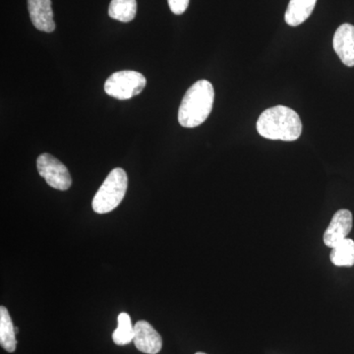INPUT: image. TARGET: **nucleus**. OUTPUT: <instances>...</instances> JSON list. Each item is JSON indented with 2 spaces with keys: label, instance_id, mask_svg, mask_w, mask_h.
<instances>
[{
  "label": "nucleus",
  "instance_id": "nucleus-7",
  "mask_svg": "<svg viewBox=\"0 0 354 354\" xmlns=\"http://www.w3.org/2000/svg\"><path fill=\"white\" fill-rule=\"evenodd\" d=\"M133 342L136 348L141 353L158 354L162 351V337L147 321H138L135 324Z\"/></svg>",
  "mask_w": 354,
  "mask_h": 354
},
{
  "label": "nucleus",
  "instance_id": "nucleus-16",
  "mask_svg": "<svg viewBox=\"0 0 354 354\" xmlns=\"http://www.w3.org/2000/svg\"><path fill=\"white\" fill-rule=\"evenodd\" d=\"M15 333H16V334H17V333H18V329H17V328H15Z\"/></svg>",
  "mask_w": 354,
  "mask_h": 354
},
{
  "label": "nucleus",
  "instance_id": "nucleus-12",
  "mask_svg": "<svg viewBox=\"0 0 354 354\" xmlns=\"http://www.w3.org/2000/svg\"><path fill=\"white\" fill-rule=\"evenodd\" d=\"M136 12V0H111L109 4V17L120 22H130L134 19Z\"/></svg>",
  "mask_w": 354,
  "mask_h": 354
},
{
  "label": "nucleus",
  "instance_id": "nucleus-11",
  "mask_svg": "<svg viewBox=\"0 0 354 354\" xmlns=\"http://www.w3.org/2000/svg\"><path fill=\"white\" fill-rule=\"evenodd\" d=\"M15 328L6 307H0V344L8 353H14L17 346Z\"/></svg>",
  "mask_w": 354,
  "mask_h": 354
},
{
  "label": "nucleus",
  "instance_id": "nucleus-3",
  "mask_svg": "<svg viewBox=\"0 0 354 354\" xmlns=\"http://www.w3.org/2000/svg\"><path fill=\"white\" fill-rule=\"evenodd\" d=\"M128 177L124 169H113L93 199V209L97 214H106L118 208L127 191Z\"/></svg>",
  "mask_w": 354,
  "mask_h": 354
},
{
  "label": "nucleus",
  "instance_id": "nucleus-2",
  "mask_svg": "<svg viewBox=\"0 0 354 354\" xmlns=\"http://www.w3.org/2000/svg\"><path fill=\"white\" fill-rule=\"evenodd\" d=\"M215 91L207 80L197 81L184 95L178 111L181 127L194 128L204 123L213 109Z\"/></svg>",
  "mask_w": 354,
  "mask_h": 354
},
{
  "label": "nucleus",
  "instance_id": "nucleus-9",
  "mask_svg": "<svg viewBox=\"0 0 354 354\" xmlns=\"http://www.w3.org/2000/svg\"><path fill=\"white\" fill-rule=\"evenodd\" d=\"M30 18L39 31L53 32L55 30L51 0H28Z\"/></svg>",
  "mask_w": 354,
  "mask_h": 354
},
{
  "label": "nucleus",
  "instance_id": "nucleus-10",
  "mask_svg": "<svg viewBox=\"0 0 354 354\" xmlns=\"http://www.w3.org/2000/svg\"><path fill=\"white\" fill-rule=\"evenodd\" d=\"M317 0H290L285 15L286 24L297 27L308 19Z\"/></svg>",
  "mask_w": 354,
  "mask_h": 354
},
{
  "label": "nucleus",
  "instance_id": "nucleus-15",
  "mask_svg": "<svg viewBox=\"0 0 354 354\" xmlns=\"http://www.w3.org/2000/svg\"><path fill=\"white\" fill-rule=\"evenodd\" d=\"M169 2V8L172 13L176 15H181L185 12L188 6H189V0H167Z\"/></svg>",
  "mask_w": 354,
  "mask_h": 354
},
{
  "label": "nucleus",
  "instance_id": "nucleus-14",
  "mask_svg": "<svg viewBox=\"0 0 354 354\" xmlns=\"http://www.w3.org/2000/svg\"><path fill=\"white\" fill-rule=\"evenodd\" d=\"M113 339L118 346H127L134 339V326L131 318L125 312L118 317V328L113 332Z\"/></svg>",
  "mask_w": 354,
  "mask_h": 354
},
{
  "label": "nucleus",
  "instance_id": "nucleus-1",
  "mask_svg": "<svg viewBox=\"0 0 354 354\" xmlns=\"http://www.w3.org/2000/svg\"><path fill=\"white\" fill-rule=\"evenodd\" d=\"M264 138L295 141L302 133V122L297 111L288 106H277L266 109L256 124Z\"/></svg>",
  "mask_w": 354,
  "mask_h": 354
},
{
  "label": "nucleus",
  "instance_id": "nucleus-5",
  "mask_svg": "<svg viewBox=\"0 0 354 354\" xmlns=\"http://www.w3.org/2000/svg\"><path fill=\"white\" fill-rule=\"evenodd\" d=\"M39 176L50 187L57 190H68L72 184L68 169L59 160L50 153H43L37 160Z\"/></svg>",
  "mask_w": 354,
  "mask_h": 354
},
{
  "label": "nucleus",
  "instance_id": "nucleus-4",
  "mask_svg": "<svg viewBox=\"0 0 354 354\" xmlns=\"http://www.w3.org/2000/svg\"><path fill=\"white\" fill-rule=\"evenodd\" d=\"M147 80L143 74L133 70H123L109 76L104 91L114 99L129 100L139 95L146 87Z\"/></svg>",
  "mask_w": 354,
  "mask_h": 354
},
{
  "label": "nucleus",
  "instance_id": "nucleus-17",
  "mask_svg": "<svg viewBox=\"0 0 354 354\" xmlns=\"http://www.w3.org/2000/svg\"><path fill=\"white\" fill-rule=\"evenodd\" d=\"M195 354H206V353H196Z\"/></svg>",
  "mask_w": 354,
  "mask_h": 354
},
{
  "label": "nucleus",
  "instance_id": "nucleus-6",
  "mask_svg": "<svg viewBox=\"0 0 354 354\" xmlns=\"http://www.w3.org/2000/svg\"><path fill=\"white\" fill-rule=\"evenodd\" d=\"M353 228V214L348 209H339L333 216L329 227L324 234V243L334 248L344 239H348Z\"/></svg>",
  "mask_w": 354,
  "mask_h": 354
},
{
  "label": "nucleus",
  "instance_id": "nucleus-8",
  "mask_svg": "<svg viewBox=\"0 0 354 354\" xmlns=\"http://www.w3.org/2000/svg\"><path fill=\"white\" fill-rule=\"evenodd\" d=\"M333 46L342 64L354 66V26L342 24L335 32Z\"/></svg>",
  "mask_w": 354,
  "mask_h": 354
},
{
  "label": "nucleus",
  "instance_id": "nucleus-13",
  "mask_svg": "<svg viewBox=\"0 0 354 354\" xmlns=\"http://www.w3.org/2000/svg\"><path fill=\"white\" fill-rule=\"evenodd\" d=\"M330 261L337 267H353L354 265V241L346 239L332 248Z\"/></svg>",
  "mask_w": 354,
  "mask_h": 354
}]
</instances>
